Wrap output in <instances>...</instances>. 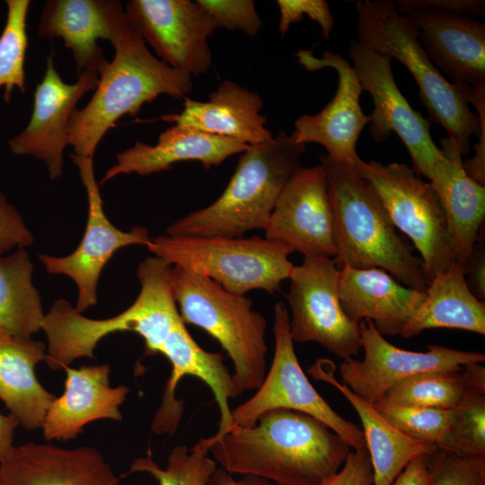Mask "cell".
Here are the masks:
<instances>
[{
	"instance_id": "cell-18",
	"label": "cell",
	"mask_w": 485,
	"mask_h": 485,
	"mask_svg": "<svg viewBox=\"0 0 485 485\" xmlns=\"http://www.w3.org/2000/svg\"><path fill=\"white\" fill-rule=\"evenodd\" d=\"M415 25L419 40L436 67L463 94L485 85V23L464 13L393 1Z\"/></svg>"
},
{
	"instance_id": "cell-35",
	"label": "cell",
	"mask_w": 485,
	"mask_h": 485,
	"mask_svg": "<svg viewBox=\"0 0 485 485\" xmlns=\"http://www.w3.org/2000/svg\"><path fill=\"white\" fill-rule=\"evenodd\" d=\"M459 455H485V393L467 389L452 409L447 435L438 447Z\"/></svg>"
},
{
	"instance_id": "cell-9",
	"label": "cell",
	"mask_w": 485,
	"mask_h": 485,
	"mask_svg": "<svg viewBox=\"0 0 485 485\" xmlns=\"http://www.w3.org/2000/svg\"><path fill=\"white\" fill-rule=\"evenodd\" d=\"M353 167L374 187L396 229L420 253L429 282L445 271L454 258L445 216L430 182L404 163L359 159Z\"/></svg>"
},
{
	"instance_id": "cell-36",
	"label": "cell",
	"mask_w": 485,
	"mask_h": 485,
	"mask_svg": "<svg viewBox=\"0 0 485 485\" xmlns=\"http://www.w3.org/2000/svg\"><path fill=\"white\" fill-rule=\"evenodd\" d=\"M374 406L390 424L406 436L437 448L449 430L452 410L405 406L385 398Z\"/></svg>"
},
{
	"instance_id": "cell-6",
	"label": "cell",
	"mask_w": 485,
	"mask_h": 485,
	"mask_svg": "<svg viewBox=\"0 0 485 485\" xmlns=\"http://www.w3.org/2000/svg\"><path fill=\"white\" fill-rule=\"evenodd\" d=\"M304 152V144L283 131L248 146L221 196L176 220L167 234L238 238L264 230L283 188L301 167Z\"/></svg>"
},
{
	"instance_id": "cell-16",
	"label": "cell",
	"mask_w": 485,
	"mask_h": 485,
	"mask_svg": "<svg viewBox=\"0 0 485 485\" xmlns=\"http://www.w3.org/2000/svg\"><path fill=\"white\" fill-rule=\"evenodd\" d=\"M265 238L313 257L336 256L334 220L325 170L300 167L279 194Z\"/></svg>"
},
{
	"instance_id": "cell-26",
	"label": "cell",
	"mask_w": 485,
	"mask_h": 485,
	"mask_svg": "<svg viewBox=\"0 0 485 485\" xmlns=\"http://www.w3.org/2000/svg\"><path fill=\"white\" fill-rule=\"evenodd\" d=\"M444 159L435 167L430 184L444 210L454 258L463 269L485 216V185L469 177L463 154L448 137L441 140Z\"/></svg>"
},
{
	"instance_id": "cell-44",
	"label": "cell",
	"mask_w": 485,
	"mask_h": 485,
	"mask_svg": "<svg viewBox=\"0 0 485 485\" xmlns=\"http://www.w3.org/2000/svg\"><path fill=\"white\" fill-rule=\"evenodd\" d=\"M429 454L413 458L391 485H429Z\"/></svg>"
},
{
	"instance_id": "cell-43",
	"label": "cell",
	"mask_w": 485,
	"mask_h": 485,
	"mask_svg": "<svg viewBox=\"0 0 485 485\" xmlns=\"http://www.w3.org/2000/svg\"><path fill=\"white\" fill-rule=\"evenodd\" d=\"M410 4L464 14L484 16V0H409Z\"/></svg>"
},
{
	"instance_id": "cell-34",
	"label": "cell",
	"mask_w": 485,
	"mask_h": 485,
	"mask_svg": "<svg viewBox=\"0 0 485 485\" xmlns=\"http://www.w3.org/2000/svg\"><path fill=\"white\" fill-rule=\"evenodd\" d=\"M7 17L0 35V87L9 101L14 87L26 91L24 63L28 47L27 14L29 0H6Z\"/></svg>"
},
{
	"instance_id": "cell-27",
	"label": "cell",
	"mask_w": 485,
	"mask_h": 485,
	"mask_svg": "<svg viewBox=\"0 0 485 485\" xmlns=\"http://www.w3.org/2000/svg\"><path fill=\"white\" fill-rule=\"evenodd\" d=\"M182 105L181 113L169 114L163 119L247 146L273 137L266 128V117L260 113L263 108L260 96L231 80L222 82L207 101L186 97Z\"/></svg>"
},
{
	"instance_id": "cell-5",
	"label": "cell",
	"mask_w": 485,
	"mask_h": 485,
	"mask_svg": "<svg viewBox=\"0 0 485 485\" xmlns=\"http://www.w3.org/2000/svg\"><path fill=\"white\" fill-rule=\"evenodd\" d=\"M356 11L358 41L406 66L418 84L428 119L446 130L463 156L471 150L472 136L479 137L478 146H485V96L472 100L477 110L472 112L459 87L432 63L414 23L398 12L393 1L360 0L356 3Z\"/></svg>"
},
{
	"instance_id": "cell-20",
	"label": "cell",
	"mask_w": 485,
	"mask_h": 485,
	"mask_svg": "<svg viewBox=\"0 0 485 485\" xmlns=\"http://www.w3.org/2000/svg\"><path fill=\"white\" fill-rule=\"evenodd\" d=\"M161 354L170 361L172 370L151 424L152 431L171 436L176 432L184 410V401L175 396L176 388L183 376L193 375L211 389L220 411L217 431L212 436L203 438L209 450L211 443L235 428L229 400L238 397V394L233 374L224 363V355L203 349L190 336L184 323L174 330Z\"/></svg>"
},
{
	"instance_id": "cell-13",
	"label": "cell",
	"mask_w": 485,
	"mask_h": 485,
	"mask_svg": "<svg viewBox=\"0 0 485 485\" xmlns=\"http://www.w3.org/2000/svg\"><path fill=\"white\" fill-rule=\"evenodd\" d=\"M124 12L145 42L168 66L191 77L209 70L208 39L218 27L198 1L130 0Z\"/></svg>"
},
{
	"instance_id": "cell-7",
	"label": "cell",
	"mask_w": 485,
	"mask_h": 485,
	"mask_svg": "<svg viewBox=\"0 0 485 485\" xmlns=\"http://www.w3.org/2000/svg\"><path fill=\"white\" fill-rule=\"evenodd\" d=\"M170 281L184 324L204 330L230 357L238 396L258 389L267 373V321L251 299L179 266L171 267Z\"/></svg>"
},
{
	"instance_id": "cell-42",
	"label": "cell",
	"mask_w": 485,
	"mask_h": 485,
	"mask_svg": "<svg viewBox=\"0 0 485 485\" xmlns=\"http://www.w3.org/2000/svg\"><path fill=\"white\" fill-rule=\"evenodd\" d=\"M464 276L472 293L480 300L485 299V239L484 225L479 232L469 260L464 266Z\"/></svg>"
},
{
	"instance_id": "cell-12",
	"label": "cell",
	"mask_w": 485,
	"mask_h": 485,
	"mask_svg": "<svg viewBox=\"0 0 485 485\" xmlns=\"http://www.w3.org/2000/svg\"><path fill=\"white\" fill-rule=\"evenodd\" d=\"M353 68L363 87L374 101L369 133L378 143L392 132L396 133L407 148L412 169L430 181L434 169L444 159L430 134L431 121L415 110L401 93L394 80L392 59L379 54L358 40L348 47Z\"/></svg>"
},
{
	"instance_id": "cell-29",
	"label": "cell",
	"mask_w": 485,
	"mask_h": 485,
	"mask_svg": "<svg viewBox=\"0 0 485 485\" xmlns=\"http://www.w3.org/2000/svg\"><path fill=\"white\" fill-rule=\"evenodd\" d=\"M46 346L31 339H0V399L19 425L41 428L56 396L38 381L35 367L46 358Z\"/></svg>"
},
{
	"instance_id": "cell-41",
	"label": "cell",
	"mask_w": 485,
	"mask_h": 485,
	"mask_svg": "<svg viewBox=\"0 0 485 485\" xmlns=\"http://www.w3.org/2000/svg\"><path fill=\"white\" fill-rule=\"evenodd\" d=\"M325 485H373V470L366 448L350 451L342 468Z\"/></svg>"
},
{
	"instance_id": "cell-30",
	"label": "cell",
	"mask_w": 485,
	"mask_h": 485,
	"mask_svg": "<svg viewBox=\"0 0 485 485\" xmlns=\"http://www.w3.org/2000/svg\"><path fill=\"white\" fill-rule=\"evenodd\" d=\"M421 305L402 328L404 339L436 328L458 329L485 335V304L467 286L463 268L455 260L436 274L425 290Z\"/></svg>"
},
{
	"instance_id": "cell-33",
	"label": "cell",
	"mask_w": 485,
	"mask_h": 485,
	"mask_svg": "<svg viewBox=\"0 0 485 485\" xmlns=\"http://www.w3.org/2000/svg\"><path fill=\"white\" fill-rule=\"evenodd\" d=\"M208 452L199 438L190 450L185 445L173 447L164 468L148 455L134 460L127 474L146 473L158 485H206L216 469V462L207 456Z\"/></svg>"
},
{
	"instance_id": "cell-32",
	"label": "cell",
	"mask_w": 485,
	"mask_h": 485,
	"mask_svg": "<svg viewBox=\"0 0 485 485\" xmlns=\"http://www.w3.org/2000/svg\"><path fill=\"white\" fill-rule=\"evenodd\" d=\"M461 371H433L410 376L392 386L383 398L405 406L452 410L468 389Z\"/></svg>"
},
{
	"instance_id": "cell-8",
	"label": "cell",
	"mask_w": 485,
	"mask_h": 485,
	"mask_svg": "<svg viewBox=\"0 0 485 485\" xmlns=\"http://www.w3.org/2000/svg\"><path fill=\"white\" fill-rule=\"evenodd\" d=\"M147 249L170 266L209 278L232 293L245 295L253 289L269 294L281 291L294 264L287 244L252 236L250 238L159 235Z\"/></svg>"
},
{
	"instance_id": "cell-47",
	"label": "cell",
	"mask_w": 485,
	"mask_h": 485,
	"mask_svg": "<svg viewBox=\"0 0 485 485\" xmlns=\"http://www.w3.org/2000/svg\"><path fill=\"white\" fill-rule=\"evenodd\" d=\"M461 372L468 389L485 393V367L481 363L466 364Z\"/></svg>"
},
{
	"instance_id": "cell-24",
	"label": "cell",
	"mask_w": 485,
	"mask_h": 485,
	"mask_svg": "<svg viewBox=\"0 0 485 485\" xmlns=\"http://www.w3.org/2000/svg\"><path fill=\"white\" fill-rule=\"evenodd\" d=\"M339 294L351 321L369 320L384 337L400 335L426 295L425 291L401 284L383 269L348 266L340 269Z\"/></svg>"
},
{
	"instance_id": "cell-21",
	"label": "cell",
	"mask_w": 485,
	"mask_h": 485,
	"mask_svg": "<svg viewBox=\"0 0 485 485\" xmlns=\"http://www.w3.org/2000/svg\"><path fill=\"white\" fill-rule=\"evenodd\" d=\"M125 15L117 0H48L37 29L41 38H61L71 50L78 75L86 70L100 74L107 66L98 40L113 42Z\"/></svg>"
},
{
	"instance_id": "cell-31",
	"label": "cell",
	"mask_w": 485,
	"mask_h": 485,
	"mask_svg": "<svg viewBox=\"0 0 485 485\" xmlns=\"http://www.w3.org/2000/svg\"><path fill=\"white\" fill-rule=\"evenodd\" d=\"M32 271L25 248L0 256V330L13 337L31 339L42 330L45 314Z\"/></svg>"
},
{
	"instance_id": "cell-1",
	"label": "cell",
	"mask_w": 485,
	"mask_h": 485,
	"mask_svg": "<svg viewBox=\"0 0 485 485\" xmlns=\"http://www.w3.org/2000/svg\"><path fill=\"white\" fill-rule=\"evenodd\" d=\"M209 452L232 474L258 476L277 485H325L350 447L321 420L275 409L251 428L235 427L211 443Z\"/></svg>"
},
{
	"instance_id": "cell-10",
	"label": "cell",
	"mask_w": 485,
	"mask_h": 485,
	"mask_svg": "<svg viewBox=\"0 0 485 485\" xmlns=\"http://www.w3.org/2000/svg\"><path fill=\"white\" fill-rule=\"evenodd\" d=\"M273 334L271 366L254 395L232 410L234 427L251 428L264 412L287 409L321 420L350 448H366L362 430L333 410L304 373L289 331V313L282 302L275 304Z\"/></svg>"
},
{
	"instance_id": "cell-49",
	"label": "cell",
	"mask_w": 485,
	"mask_h": 485,
	"mask_svg": "<svg viewBox=\"0 0 485 485\" xmlns=\"http://www.w3.org/2000/svg\"><path fill=\"white\" fill-rule=\"evenodd\" d=\"M0 485H8V484L0 479Z\"/></svg>"
},
{
	"instance_id": "cell-25",
	"label": "cell",
	"mask_w": 485,
	"mask_h": 485,
	"mask_svg": "<svg viewBox=\"0 0 485 485\" xmlns=\"http://www.w3.org/2000/svg\"><path fill=\"white\" fill-rule=\"evenodd\" d=\"M247 147L234 139L174 124L159 135L154 146L137 141L117 154L116 164L106 171L100 184L120 174L147 175L170 170L172 164L185 161H198L205 169H210Z\"/></svg>"
},
{
	"instance_id": "cell-48",
	"label": "cell",
	"mask_w": 485,
	"mask_h": 485,
	"mask_svg": "<svg viewBox=\"0 0 485 485\" xmlns=\"http://www.w3.org/2000/svg\"><path fill=\"white\" fill-rule=\"evenodd\" d=\"M7 336H10L8 335L6 332H4V331L0 330V339L2 338H4V337H7Z\"/></svg>"
},
{
	"instance_id": "cell-22",
	"label": "cell",
	"mask_w": 485,
	"mask_h": 485,
	"mask_svg": "<svg viewBox=\"0 0 485 485\" xmlns=\"http://www.w3.org/2000/svg\"><path fill=\"white\" fill-rule=\"evenodd\" d=\"M0 479L8 485H121L93 447L66 449L33 442L14 446L0 462Z\"/></svg>"
},
{
	"instance_id": "cell-3",
	"label": "cell",
	"mask_w": 485,
	"mask_h": 485,
	"mask_svg": "<svg viewBox=\"0 0 485 485\" xmlns=\"http://www.w3.org/2000/svg\"><path fill=\"white\" fill-rule=\"evenodd\" d=\"M170 269L154 255L142 260L137 271L139 295L128 308L108 319L87 318L66 300H57L42 326L48 340V366L57 371L79 357L94 358L99 341L118 331H133L142 337L146 355L161 354L174 330L184 323L173 295Z\"/></svg>"
},
{
	"instance_id": "cell-4",
	"label": "cell",
	"mask_w": 485,
	"mask_h": 485,
	"mask_svg": "<svg viewBox=\"0 0 485 485\" xmlns=\"http://www.w3.org/2000/svg\"><path fill=\"white\" fill-rule=\"evenodd\" d=\"M331 201L338 269L380 268L404 286L425 291L429 279L421 259L398 234L380 197L350 165L320 155Z\"/></svg>"
},
{
	"instance_id": "cell-46",
	"label": "cell",
	"mask_w": 485,
	"mask_h": 485,
	"mask_svg": "<svg viewBox=\"0 0 485 485\" xmlns=\"http://www.w3.org/2000/svg\"><path fill=\"white\" fill-rule=\"evenodd\" d=\"M19 422L14 417L0 413V462L13 451V434Z\"/></svg>"
},
{
	"instance_id": "cell-23",
	"label": "cell",
	"mask_w": 485,
	"mask_h": 485,
	"mask_svg": "<svg viewBox=\"0 0 485 485\" xmlns=\"http://www.w3.org/2000/svg\"><path fill=\"white\" fill-rule=\"evenodd\" d=\"M65 370V392L53 401L41 427L46 440L74 439L97 419H122L119 408L129 389L110 385L109 365L68 366Z\"/></svg>"
},
{
	"instance_id": "cell-39",
	"label": "cell",
	"mask_w": 485,
	"mask_h": 485,
	"mask_svg": "<svg viewBox=\"0 0 485 485\" xmlns=\"http://www.w3.org/2000/svg\"><path fill=\"white\" fill-rule=\"evenodd\" d=\"M279 31L285 34L292 23L302 20L304 14L318 23L322 37L329 40L334 25L333 15L325 0H278Z\"/></svg>"
},
{
	"instance_id": "cell-28",
	"label": "cell",
	"mask_w": 485,
	"mask_h": 485,
	"mask_svg": "<svg viewBox=\"0 0 485 485\" xmlns=\"http://www.w3.org/2000/svg\"><path fill=\"white\" fill-rule=\"evenodd\" d=\"M308 371L315 379L335 387L357 411L372 465L373 485H391L413 458L431 454L437 449L434 445L415 440L398 430L373 404L336 380L335 365L331 360L320 358Z\"/></svg>"
},
{
	"instance_id": "cell-38",
	"label": "cell",
	"mask_w": 485,
	"mask_h": 485,
	"mask_svg": "<svg viewBox=\"0 0 485 485\" xmlns=\"http://www.w3.org/2000/svg\"><path fill=\"white\" fill-rule=\"evenodd\" d=\"M213 17L218 28L259 33L262 21L252 0H197Z\"/></svg>"
},
{
	"instance_id": "cell-19",
	"label": "cell",
	"mask_w": 485,
	"mask_h": 485,
	"mask_svg": "<svg viewBox=\"0 0 485 485\" xmlns=\"http://www.w3.org/2000/svg\"><path fill=\"white\" fill-rule=\"evenodd\" d=\"M99 80L96 70H86L75 83H65L51 54L47 58L44 76L35 89L31 119L19 135L8 141L11 151L43 161L51 180L61 177L70 116L80 99L96 89Z\"/></svg>"
},
{
	"instance_id": "cell-15",
	"label": "cell",
	"mask_w": 485,
	"mask_h": 485,
	"mask_svg": "<svg viewBox=\"0 0 485 485\" xmlns=\"http://www.w3.org/2000/svg\"><path fill=\"white\" fill-rule=\"evenodd\" d=\"M79 170L81 181L86 190L88 217L84 235L79 246L71 254L55 257L39 255L48 272L71 278L78 287L75 308L83 313L97 304V287L101 272L109 260L122 247L150 242L146 228L134 226L128 232L116 228L106 216L94 172L93 157L71 154Z\"/></svg>"
},
{
	"instance_id": "cell-40",
	"label": "cell",
	"mask_w": 485,
	"mask_h": 485,
	"mask_svg": "<svg viewBox=\"0 0 485 485\" xmlns=\"http://www.w3.org/2000/svg\"><path fill=\"white\" fill-rule=\"evenodd\" d=\"M33 241L19 212L0 192V256L15 247L19 249L30 246Z\"/></svg>"
},
{
	"instance_id": "cell-17",
	"label": "cell",
	"mask_w": 485,
	"mask_h": 485,
	"mask_svg": "<svg viewBox=\"0 0 485 485\" xmlns=\"http://www.w3.org/2000/svg\"><path fill=\"white\" fill-rule=\"evenodd\" d=\"M295 57L308 71L330 67L336 71L338 87L331 101L315 115H303L295 119L291 136L298 143H316L327 151L333 161L353 166L360 159L356 151L359 136L371 121L360 105L363 87L352 66L339 54L324 51L322 57L299 49Z\"/></svg>"
},
{
	"instance_id": "cell-37",
	"label": "cell",
	"mask_w": 485,
	"mask_h": 485,
	"mask_svg": "<svg viewBox=\"0 0 485 485\" xmlns=\"http://www.w3.org/2000/svg\"><path fill=\"white\" fill-rule=\"evenodd\" d=\"M429 485H485V455L464 456L436 449L429 454Z\"/></svg>"
},
{
	"instance_id": "cell-2",
	"label": "cell",
	"mask_w": 485,
	"mask_h": 485,
	"mask_svg": "<svg viewBox=\"0 0 485 485\" xmlns=\"http://www.w3.org/2000/svg\"><path fill=\"white\" fill-rule=\"evenodd\" d=\"M111 45L113 59L99 74L93 95L70 116L68 145L78 156L93 157L116 121L125 115L136 117L145 103L162 94L184 100L192 91L191 76L154 57L126 14Z\"/></svg>"
},
{
	"instance_id": "cell-14",
	"label": "cell",
	"mask_w": 485,
	"mask_h": 485,
	"mask_svg": "<svg viewBox=\"0 0 485 485\" xmlns=\"http://www.w3.org/2000/svg\"><path fill=\"white\" fill-rule=\"evenodd\" d=\"M364 358L344 359L340 366L342 384L357 395L375 405L397 383L415 375L433 371H460L470 363H482L485 355L438 345H428L427 351L400 348L381 335L373 322H359Z\"/></svg>"
},
{
	"instance_id": "cell-45",
	"label": "cell",
	"mask_w": 485,
	"mask_h": 485,
	"mask_svg": "<svg viewBox=\"0 0 485 485\" xmlns=\"http://www.w3.org/2000/svg\"><path fill=\"white\" fill-rule=\"evenodd\" d=\"M206 485H276L266 479L245 475L243 479L235 480L233 474L223 468H216L209 477Z\"/></svg>"
},
{
	"instance_id": "cell-11",
	"label": "cell",
	"mask_w": 485,
	"mask_h": 485,
	"mask_svg": "<svg viewBox=\"0 0 485 485\" xmlns=\"http://www.w3.org/2000/svg\"><path fill=\"white\" fill-rule=\"evenodd\" d=\"M333 258L304 256L294 266L286 295L290 306L289 331L294 342H316L347 359L361 349L359 323L345 313Z\"/></svg>"
}]
</instances>
